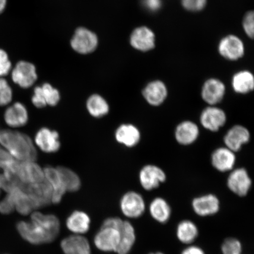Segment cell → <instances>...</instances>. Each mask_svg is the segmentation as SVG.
<instances>
[{"label":"cell","mask_w":254,"mask_h":254,"mask_svg":"<svg viewBox=\"0 0 254 254\" xmlns=\"http://www.w3.org/2000/svg\"><path fill=\"white\" fill-rule=\"evenodd\" d=\"M16 227L24 240L34 245H40L56 239L60 232V224L55 215L35 212L30 222H18Z\"/></svg>","instance_id":"obj_1"},{"label":"cell","mask_w":254,"mask_h":254,"mask_svg":"<svg viewBox=\"0 0 254 254\" xmlns=\"http://www.w3.org/2000/svg\"><path fill=\"white\" fill-rule=\"evenodd\" d=\"M0 145L15 160L36 162L37 149L29 136L11 129L0 130Z\"/></svg>","instance_id":"obj_2"},{"label":"cell","mask_w":254,"mask_h":254,"mask_svg":"<svg viewBox=\"0 0 254 254\" xmlns=\"http://www.w3.org/2000/svg\"><path fill=\"white\" fill-rule=\"evenodd\" d=\"M33 142L37 149L46 154L56 153L61 148L59 133L48 127H42L38 130Z\"/></svg>","instance_id":"obj_3"},{"label":"cell","mask_w":254,"mask_h":254,"mask_svg":"<svg viewBox=\"0 0 254 254\" xmlns=\"http://www.w3.org/2000/svg\"><path fill=\"white\" fill-rule=\"evenodd\" d=\"M11 78L12 81L21 88L33 87L38 79L36 66L30 62H18L12 69Z\"/></svg>","instance_id":"obj_4"},{"label":"cell","mask_w":254,"mask_h":254,"mask_svg":"<svg viewBox=\"0 0 254 254\" xmlns=\"http://www.w3.org/2000/svg\"><path fill=\"white\" fill-rule=\"evenodd\" d=\"M98 43L97 35L83 27L76 30L71 41L73 50L81 55H87L93 52L96 49Z\"/></svg>","instance_id":"obj_5"},{"label":"cell","mask_w":254,"mask_h":254,"mask_svg":"<svg viewBox=\"0 0 254 254\" xmlns=\"http://www.w3.org/2000/svg\"><path fill=\"white\" fill-rule=\"evenodd\" d=\"M167 175L161 168L154 164H147L143 167L139 173V181L142 188L151 190L158 188L166 182Z\"/></svg>","instance_id":"obj_6"},{"label":"cell","mask_w":254,"mask_h":254,"mask_svg":"<svg viewBox=\"0 0 254 254\" xmlns=\"http://www.w3.org/2000/svg\"><path fill=\"white\" fill-rule=\"evenodd\" d=\"M227 184L232 192L239 196H245L252 188V180L246 168H238L231 171Z\"/></svg>","instance_id":"obj_7"},{"label":"cell","mask_w":254,"mask_h":254,"mask_svg":"<svg viewBox=\"0 0 254 254\" xmlns=\"http://www.w3.org/2000/svg\"><path fill=\"white\" fill-rule=\"evenodd\" d=\"M225 111L216 106H208L203 110L200 115V123L206 130L217 132L227 123Z\"/></svg>","instance_id":"obj_8"},{"label":"cell","mask_w":254,"mask_h":254,"mask_svg":"<svg viewBox=\"0 0 254 254\" xmlns=\"http://www.w3.org/2000/svg\"><path fill=\"white\" fill-rule=\"evenodd\" d=\"M120 208L124 215L130 218L141 217L145 211V203L142 196L135 191H129L122 196Z\"/></svg>","instance_id":"obj_9"},{"label":"cell","mask_w":254,"mask_h":254,"mask_svg":"<svg viewBox=\"0 0 254 254\" xmlns=\"http://www.w3.org/2000/svg\"><path fill=\"white\" fill-rule=\"evenodd\" d=\"M226 88L224 82L217 78L206 80L201 89V98L208 106H217L224 99Z\"/></svg>","instance_id":"obj_10"},{"label":"cell","mask_w":254,"mask_h":254,"mask_svg":"<svg viewBox=\"0 0 254 254\" xmlns=\"http://www.w3.org/2000/svg\"><path fill=\"white\" fill-rule=\"evenodd\" d=\"M120 240V230L112 227H101L94 237V244L104 252H116Z\"/></svg>","instance_id":"obj_11"},{"label":"cell","mask_w":254,"mask_h":254,"mask_svg":"<svg viewBox=\"0 0 254 254\" xmlns=\"http://www.w3.org/2000/svg\"><path fill=\"white\" fill-rule=\"evenodd\" d=\"M142 95L146 102L151 106L159 107L167 100L168 88L164 82L154 80L149 82L143 88Z\"/></svg>","instance_id":"obj_12"},{"label":"cell","mask_w":254,"mask_h":254,"mask_svg":"<svg viewBox=\"0 0 254 254\" xmlns=\"http://www.w3.org/2000/svg\"><path fill=\"white\" fill-rule=\"evenodd\" d=\"M250 138V132L246 127L235 125L224 135V142L225 147L237 152L241 150L244 145L249 142Z\"/></svg>","instance_id":"obj_13"},{"label":"cell","mask_w":254,"mask_h":254,"mask_svg":"<svg viewBox=\"0 0 254 254\" xmlns=\"http://www.w3.org/2000/svg\"><path fill=\"white\" fill-rule=\"evenodd\" d=\"M220 55L228 60L235 61L240 59L244 55V46L239 38L230 35L222 39L218 46Z\"/></svg>","instance_id":"obj_14"},{"label":"cell","mask_w":254,"mask_h":254,"mask_svg":"<svg viewBox=\"0 0 254 254\" xmlns=\"http://www.w3.org/2000/svg\"><path fill=\"white\" fill-rule=\"evenodd\" d=\"M4 119L6 125L11 128H21L28 123L29 114L24 104L15 102L6 109Z\"/></svg>","instance_id":"obj_15"},{"label":"cell","mask_w":254,"mask_h":254,"mask_svg":"<svg viewBox=\"0 0 254 254\" xmlns=\"http://www.w3.org/2000/svg\"><path fill=\"white\" fill-rule=\"evenodd\" d=\"M192 206L196 215L207 217L217 213L220 210V202L217 196L209 193L193 199Z\"/></svg>","instance_id":"obj_16"},{"label":"cell","mask_w":254,"mask_h":254,"mask_svg":"<svg viewBox=\"0 0 254 254\" xmlns=\"http://www.w3.org/2000/svg\"><path fill=\"white\" fill-rule=\"evenodd\" d=\"M236 163V152L225 146L216 149L212 153V166L219 172L225 173L233 170Z\"/></svg>","instance_id":"obj_17"},{"label":"cell","mask_w":254,"mask_h":254,"mask_svg":"<svg viewBox=\"0 0 254 254\" xmlns=\"http://www.w3.org/2000/svg\"><path fill=\"white\" fill-rule=\"evenodd\" d=\"M114 135L117 142L127 148L135 147L141 138L138 127L129 123L122 124L117 127Z\"/></svg>","instance_id":"obj_18"},{"label":"cell","mask_w":254,"mask_h":254,"mask_svg":"<svg viewBox=\"0 0 254 254\" xmlns=\"http://www.w3.org/2000/svg\"><path fill=\"white\" fill-rule=\"evenodd\" d=\"M174 135L179 144L185 146L191 145L199 137V127L191 121H184L176 127Z\"/></svg>","instance_id":"obj_19"},{"label":"cell","mask_w":254,"mask_h":254,"mask_svg":"<svg viewBox=\"0 0 254 254\" xmlns=\"http://www.w3.org/2000/svg\"><path fill=\"white\" fill-rule=\"evenodd\" d=\"M130 44L136 50L148 52L155 47V35L150 28L138 27L132 32L130 37Z\"/></svg>","instance_id":"obj_20"},{"label":"cell","mask_w":254,"mask_h":254,"mask_svg":"<svg viewBox=\"0 0 254 254\" xmlns=\"http://www.w3.org/2000/svg\"><path fill=\"white\" fill-rule=\"evenodd\" d=\"M44 176L52 189V202L59 204L66 192L64 184L57 168L46 167L43 168Z\"/></svg>","instance_id":"obj_21"},{"label":"cell","mask_w":254,"mask_h":254,"mask_svg":"<svg viewBox=\"0 0 254 254\" xmlns=\"http://www.w3.org/2000/svg\"><path fill=\"white\" fill-rule=\"evenodd\" d=\"M61 247L65 254H91L87 238L79 235L64 238L62 241Z\"/></svg>","instance_id":"obj_22"},{"label":"cell","mask_w":254,"mask_h":254,"mask_svg":"<svg viewBox=\"0 0 254 254\" xmlns=\"http://www.w3.org/2000/svg\"><path fill=\"white\" fill-rule=\"evenodd\" d=\"M87 111L95 119H101L110 113V105L102 95L93 94L90 95L85 103Z\"/></svg>","instance_id":"obj_23"},{"label":"cell","mask_w":254,"mask_h":254,"mask_svg":"<svg viewBox=\"0 0 254 254\" xmlns=\"http://www.w3.org/2000/svg\"><path fill=\"white\" fill-rule=\"evenodd\" d=\"M231 84L235 93L243 95L249 94L254 88V75L249 71H240L234 75Z\"/></svg>","instance_id":"obj_24"},{"label":"cell","mask_w":254,"mask_h":254,"mask_svg":"<svg viewBox=\"0 0 254 254\" xmlns=\"http://www.w3.org/2000/svg\"><path fill=\"white\" fill-rule=\"evenodd\" d=\"M91 220L84 212L75 211L66 219V225L68 229L75 234L86 233L90 229Z\"/></svg>","instance_id":"obj_25"},{"label":"cell","mask_w":254,"mask_h":254,"mask_svg":"<svg viewBox=\"0 0 254 254\" xmlns=\"http://www.w3.org/2000/svg\"><path fill=\"white\" fill-rule=\"evenodd\" d=\"M136 236L134 227L127 221H124L120 230V240L116 253L128 254L135 242Z\"/></svg>","instance_id":"obj_26"},{"label":"cell","mask_w":254,"mask_h":254,"mask_svg":"<svg viewBox=\"0 0 254 254\" xmlns=\"http://www.w3.org/2000/svg\"><path fill=\"white\" fill-rule=\"evenodd\" d=\"M149 212L154 220L161 224L169 221L171 215L170 205L166 199L161 197L152 200L149 206Z\"/></svg>","instance_id":"obj_27"},{"label":"cell","mask_w":254,"mask_h":254,"mask_svg":"<svg viewBox=\"0 0 254 254\" xmlns=\"http://www.w3.org/2000/svg\"><path fill=\"white\" fill-rule=\"evenodd\" d=\"M176 234L180 242L190 244L194 242L198 237V228L194 222L190 220H184L178 225Z\"/></svg>","instance_id":"obj_28"},{"label":"cell","mask_w":254,"mask_h":254,"mask_svg":"<svg viewBox=\"0 0 254 254\" xmlns=\"http://www.w3.org/2000/svg\"><path fill=\"white\" fill-rule=\"evenodd\" d=\"M57 169L61 176L66 191L76 192L81 188L80 178L74 171L64 166H58Z\"/></svg>","instance_id":"obj_29"},{"label":"cell","mask_w":254,"mask_h":254,"mask_svg":"<svg viewBox=\"0 0 254 254\" xmlns=\"http://www.w3.org/2000/svg\"><path fill=\"white\" fill-rule=\"evenodd\" d=\"M41 94L47 106L56 107L61 100V94L58 89L54 87L49 82L40 85Z\"/></svg>","instance_id":"obj_30"},{"label":"cell","mask_w":254,"mask_h":254,"mask_svg":"<svg viewBox=\"0 0 254 254\" xmlns=\"http://www.w3.org/2000/svg\"><path fill=\"white\" fill-rule=\"evenodd\" d=\"M221 251L222 254H242V244L236 238H228L222 243Z\"/></svg>","instance_id":"obj_31"},{"label":"cell","mask_w":254,"mask_h":254,"mask_svg":"<svg viewBox=\"0 0 254 254\" xmlns=\"http://www.w3.org/2000/svg\"><path fill=\"white\" fill-rule=\"evenodd\" d=\"M13 98L12 88L6 79L0 77V106H7Z\"/></svg>","instance_id":"obj_32"},{"label":"cell","mask_w":254,"mask_h":254,"mask_svg":"<svg viewBox=\"0 0 254 254\" xmlns=\"http://www.w3.org/2000/svg\"><path fill=\"white\" fill-rule=\"evenodd\" d=\"M12 64L7 53L0 49V77L7 75L11 70Z\"/></svg>","instance_id":"obj_33"},{"label":"cell","mask_w":254,"mask_h":254,"mask_svg":"<svg viewBox=\"0 0 254 254\" xmlns=\"http://www.w3.org/2000/svg\"><path fill=\"white\" fill-rule=\"evenodd\" d=\"M206 0H182L184 8L190 11H198L205 7Z\"/></svg>","instance_id":"obj_34"},{"label":"cell","mask_w":254,"mask_h":254,"mask_svg":"<svg viewBox=\"0 0 254 254\" xmlns=\"http://www.w3.org/2000/svg\"><path fill=\"white\" fill-rule=\"evenodd\" d=\"M31 100L32 104L37 109H42L47 107L46 101L41 94L40 86H36L34 88Z\"/></svg>","instance_id":"obj_35"},{"label":"cell","mask_w":254,"mask_h":254,"mask_svg":"<svg viewBox=\"0 0 254 254\" xmlns=\"http://www.w3.org/2000/svg\"><path fill=\"white\" fill-rule=\"evenodd\" d=\"M254 12L253 11L249 12L246 15L243 21V27L244 31L247 36L253 39L254 33Z\"/></svg>","instance_id":"obj_36"},{"label":"cell","mask_w":254,"mask_h":254,"mask_svg":"<svg viewBox=\"0 0 254 254\" xmlns=\"http://www.w3.org/2000/svg\"><path fill=\"white\" fill-rule=\"evenodd\" d=\"M15 206L12 199L7 195L4 199L0 201V212L3 214H9L13 212Z\"/></svg>","instance_id":"obj_37"},{"label":"cell","mask_w":254,"mask_h":254,"mask_svg":"<svg viewBox=\"0 0 254 254\" xmlns=\"http://www.w3.org/2000/svg\"><path fill=\"white\" fill-rule=\"evenodd\" d=\"M123 222L122 219L117 217L109 218L103 222L101 227H112L120 230Z\"/></svg>","instance_id":"obj_38"},{"label":"cell","mask_w":254,"mask_h":254,"mask_svg":"<svg viewBox=\"0 0 254 254\" xmlns=\"http://www.w3.org/2000/svg\"><path fill=\"white\" fill-rule=\"evenodd\" d=\"M143 4L149 10L156 11L160 8L161 0H143Z\"/></svg>","instance_id":"obj_39"},{"label":"cell","mask_w":254,"mask_h":254,"mask_svg":"<svg viewBox=\"0 0 254 254\" xmlns=\"http://www.w3.org/2000/svg\"><path fill=\"white\" fill-rule=\"evenodd\" d=\"M181 254H205L204 250L195 246H190L183 250Z\"/></svg>","instance_id":"obj_40"},{"label":"cell","mask_w":254,"mask_h":254,"mask_svg":"<svg viewBox=\"0 0 254 254\" xmlns=\"http://www.w3.org/2000/svg\"><path fill=\"white\" fill-rule=\"evenodd\" d=\"M7 4V0H0V14L2 13Z\"/></svg>","instance_id":"obj_41"},{"label":"cell","mask_w":254,"mask_h":254,"mask_svg":"<svg viewBox=\"0 0 254 254\" xmlns=\"http://www.w3.org/2000/svg\"><path fill=\"white\" fill-rule=\"evenodd\" d=\"M149 254H164L162 253L161 252H157V253H150Z\"/></svg>","instance_id":"obj_42"},{"label":"cell","mask_w":254,"mask_h":254,"mask_svg":"<svg viewBox=\"0 0 254 254\" xmlns=\"http://www.w3.org/2000/svg\"><path fill=\"white\" fill-rule=\"evenodd\" d=\"M0 193H1V190H0Z\"/></svg>","instance_id":"obj_43"}]
</instances>
